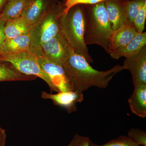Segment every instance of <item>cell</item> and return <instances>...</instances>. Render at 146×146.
Wrapping results in <instances>:
<instances>
[{
	"label": "cell",
	"mask_w": 146,
	"mask_h": 146,
	"mask_svg": "<svg viewBox=\"0 0 146 146\" xmlns=\"http://www.w3.org/2000/svg\"><path fill=\"white\" fill-rule=\"evenodd\" d=\"M62 67L72 91L82 93L91 87L105 89L117 74L124 70L117 65L108 70H98L74 50Z\"/></svg>",
	"instance_id": "obj_1"
},
{
	"label": "cell",
	"mask_w": 146,
	"mask_h": 146,
	"mask_svg": "<svg viewBox=\"0 0 146 146\" xmlns=\"http://www.w3.org/2000/svg\"><path fill=\"white\" fill-rule=\"evenodd\" d=\"M84 7V40L86 46H101L109 53L113 30L110 23L104 1Z\"/></svg>",
	"instance_id": "obj_2"
},
{
	"label": "cell",
	"mask_w": 146,
	"mask_h": 146,
	"mask_svg": "<svg viewBox=\"0 0 146 146\" xmlns=\"http://www.w3.org/2000/svg\"><path fill=\"white\" fill-rule=\"evenodd\" d=\"M84 7L82 5L72 7L59 18L60 31L75 52L89 63L94 62L84 40Z\"/></svg>",
	"instance_id": "obj_3"
},
{
	"label": "cell",
	"mask_w": 146,
	"mask_h": 146,
	"mask_svg": "<svg viewBox=\"0 0 146 146\" xmlns=\"http://www.w3.org/2000/svg\"><path fill=\"white\" fill-rule=\"evenodd\" d=\"M63 9V3L58 1L32 25L29 34L30 39V51L37 57L42 56V45L60 32L59 18Z\"/></svg>",
	"instance_id": "obj_4"
},
{
	"label": "cell",
	"mask_w": 146,
	"mask_h": 146,
	"mask_svg": "<svg viewBox=\"0 0 146 146\" xmlns=\"http://www.w3.org/2000/svg\"><path fill=\"white\" fill-rule=\"evenodd\" d=\"M0 62L10 63L22 74L35 76L42 79L48 84L51 93L57 92L49 77L40 67L38 62V57L30 51L23 52L12 55L1 56Z\"/></svg>",
	"instance_id": "obj_5"
},
{
	"label": "cell",
	"mask_w": 146,
	"mask_h": 146,
	"mask_svg": "<svg viewBox=\"0 0 146 146\" xmlns=\"http://www.w3.org/2000/svg\"><path fill=\"white\" fill-rule=\"evenodd\" d=\"M73 50L60 31L57 35L42 45L41 56L62 66Z\"/></svg>",
	"instance_id": "obj_6"
},
{
	"label": "cell",
	"mask_w": 146,
	"mask_h": 146,
	"mask_svg": "<svg viewBox=\"0 0 146 146\" xmlns=\"http://www.w3.org/2000/svg\"><path fill=\"white\" fill-rule=\"evenodd\" d=\"M123 66L130 72L134 86L146 85V46L137 54L125 58Z\"/></svg>",
	"instance_id": "obj_7"
},
{
	"label": "cell",
	"mask_w": 146,
	"mask_h": 146,
	"mask_svg": "<svg viewBox=\"0 0 146 146\" xmlns=\"http://www.w3.org/2000/svg\"><path fill=\"white\" fill-rule=\"evenodd\" d=\"M41 97L43 99L50 100L56 106L65 108L69 114L76 111L77 104L84 100L83 93L73 91H61L55 94L43 91Z\"/></svg>",
	"instance_id": "obj_8"
},
{
	"label": "cell",
	"mask_w": 146,
	"mask_h": 146,
	"mask_svg": "<svg viewBox=\"0 0 146 146\" xmlns=\"http://www.w3.org/2000/svg\"><path fill=\"white\" fill-rule=\"evenodd\" d=\"M38 60L40 67L49 77L57 92L72 91L62 66L42 56L38 57Z\"/></svg>",
	"instance_id": "obj_9"
},
{
	"label": "cell",
	"mask_w": 146,
	"mask_h": 146,
	"mask_svg": "<svg viewBox=\"0 0 146 146\" xmlns=\"http://www.w3.org/2000/svg\"><path fill=\"white\" fill-rule=\"evenodd\" d=\"M58 1L59 0H28L21 17L32 26Z\"/></svg>",
	"instance_id": "obj_10"
},
{
	"label": "cell",
	"mask_w": 146,
	"mask_h": 146,
	"mask_svg": "<svg viewBox=\"0 0 146 146\" xmlns=\"http://www.w3.org/2000/svg\"><path fill=\"white\" fill-rule=\"evenodd\" d=\"M138 33L133 24L126 23L113 31L110 38V54L124 47Z\"/></svg>",
	"instance_id": "obj_11"
},
{
	"label": "cell",
	"mask_w": 146,
	"mask_h": 146,
	"mask_svg": "<svg viewBox=\"0 0 146 146\" xmlns=\"http://www.w3.org/2000/svg\"><path fill=\"white\" fill-rule=\"evenodd\" d=\"M124 0H106L105 1L108 16L113 31L127 23Z\"/></svg>",
	"instance_id": "obj_12"
},
{
	"label": "cell",
	"mask_w": 146,
	"mask_h": 146,
	"mask_svg": "<svg viewBox=\"0 0 146 146\" xmlns=\"http://www.w3.org/2000/svg\"><path fill=\"white\" fill-rule=\"evenodd\" d=\"M30 39L29 35L11 39H5L0 48V56L12 55L30 51Z\"/></svg>",
	"instance_id": "obj_13"
},
{
	"label": "cell",
	"mask_w": 146,
	"mask_h": 146,
	"mask_svg": "<svg viewBox=\"0 0 146 146\" xmlns=\"http://www.w3.org/2000/svg\"><path fill=\"white\" fill-rule=\"evenodd\" d=\"M132 113L139 117H146V85L134 86V90L128 100Z\"/></svg>",
	"instance_id": "obj_14"
},
{
	"label": "cell",
	"mask_w": 146,
	"mask_h": 146,
	"mask_svg": "<svg viewBox=\"0 0 146 146\" xmlns=\"http://www.w3.org/2000/svg\"><path fill=\"white\" fill-rule=\"evenodd\" d=\"M146 46V32L138 33L124 47L110 54L113 59L118 60L120 58H128L135 55Z\"/></svg>",
	"instance_id": "obj_15"
},
{
	"label": "cell",
	"mask_w": 146,
	"mask_h": 146,
	"mask_svg": "<svg viewBox=\"0 0 146 146\" xmlns=\"http://www.w3.org/2000/svg\"><path fill=\"white\" fill-rule=\"evenodd\" d=\"M31 26L22 17L6 21L4 27L6 39L29 35Z\"/></svg>",
	"instance_id": "obj_16"
},
{
	"label": "cell",
	"mask_w": 146,
	"mask_h": 146,
	"mask_svg": "<svg viewBox=\"0 0 146 146\" xmlns=\"http://www.w3.org/2000/svg\"><path fill=\"white\" fill-rule=\"evenodd\" d=\"M36 78L22 74L10 63L0 62V82L31 81Z\"/></svg>",
	"instance_id": "obj_17"
},
{
	"label": "cell",
	"mask_w": 146,
	"mask_h": 146,
	"mask_svg": "<svg viewBox=\"0 0 146 146\" xmlns=\"http://www.w3.org/2000/svg\"><path fill=\"white\" fill-rule=\"evenodd\" d=\"M28 1V0H9L0 18L6 22L21 17Z\"/></svg>",
	"instance_id": "obj_18"
},
{
	"label": "cell",
	"mask_w": 146,
	"mask_h": 146,
	"mask_svg": "<svg viewBox=\"0 0 146 146\" xmlns=\"http://www.w3.org/2000/svg\"><path fill=\"white\" fill-rule=\"evenodd\" d=\"M146 2V0H124V7L125 12L127 23L133 24L134 19L142 5Z\"/></svg>",
	"instance_id": "obj_19"
},
{
	"label": "cell",
	"mask_w": 146,
	"mask_h": 146,
	"mask_svg": "<svg viewBox=\"0 0 146 146\" xmlns=\"http://www.w3.org/2000/svg\"><path fill=\"white\" fill-rule=\"evenodd\" d=\"M90 146H141L131 141L128 136H121L116 139L110 140L102 145L94 144L91 141Z\"/></svg>",
	"instance_id": "obj_20"
},
{
	"label": "cell",
	"mask_w": 146,
	"mask_h": 146,
	"mask_svg": "<svg viewBox=\"0 0 146 146\" xmlns=\"http://www.w3.org/2000/svg\"><path fill=\"white\" fill-rule=\"evenodd\" d=\"M128 137L140 146H146V132L138 128L131 129L128 132Z\"/></svg>",
	"instance_id": "obj_21"
},
{
	"label": "cell",
	"mask_w": 146,
	"mask_h": 146,
	"mask_svg": "<svg viewBox=\"0 0 146 146\" xmlns=\"http://www.w3.org/2000/svg\"><path fill=\"white\" fill-rule=\"evenodd\" d=\"M146 18V2L141 7L134 19L133 24L138 33L143 32Z\"/></svg>",
	"instance_id": "obj_22"
},
{
	"label": "cell",
	"mask_w": 146,
	"mask_h": 146,
	"mask_svg": "<svg viewBox=\"0 0 146 146\" xmlns=\"http://www.w3.org/2000/svg\"><path fill=\"white\" fill-rule=\"evenodd\" d=\"M106 0H65L63 3V9L62 13L65 14L72 7L78 5H91L96 4Z\"/></svg>",
	"instance_id": "obj_23"
},
{
	"label": "cell",
	"mask_w": 146,
	"mask_h": 146,
	"mask_svg": "<svg viewBox=\"0 0 146 146\" xmlns=\"http://www.w3.org/2000/svg\"><path fill=\"white\" fill-rule=\"evenodd\" d=\"M91 141L88 137L76 134L67 146H90Z\"/></svg>",
	"instance_id": "obj_24"
},
{
	"label": "cell",
	"mask_w": 146,
	"mask_h": 146,
	"mask_svg": "<svg viewBox=\"0 0 146 146\" xmlns=\"http://www.w3.org/2000/svg\"><path fill=\"white\" fill-rule=\"evenodd\" d=\"M6 21L0 18V48L6 39L4 32V27Z\"/></svg>",
	"instance_id": "obj_25"
},
{
	"label": "cell",
	"mask_w": 146,
	"mask_h": 146,
	"mask_svg": "<svg viewBox=\"0 0 146 146\" xmlns=\"http://www.w3.org/2000/svg\"><path fill=\"white\" fill-rule=\"evenodd\" d=\"M7 141V134L5 129L0 126V146H5Z\"/></svg>",
	"instance_id": "obj_26"
},
{
	"label": "cell",
	"mask_w": 146,
	"mask_h": 146,
	"mask_svg": "<svg viewBox=\"0 0 146 146\" xmlns=\"http://www.w3.org/2000/svg\"><path fill=\"white\" fill-rule=\"evenodd\" d=\"M9 0H0V18L2 14L4 9Z\"/></svg>",
	"instance_id": "obj_27"
},
{
	"label": "cell",
	"mask_w": 146,
	"mask_h": 146,
	"mask_svg": "<svg viewBox=\"0 0 146 146\" xmlns=\"http://www.w3.org/2000/svg\"><path fill=\"white\" fill-rule=\"evenodd\" d=\"M125 1H132V0H125Z\"/></svg>",
	"instance_id": "obj_28"
}]
</instances>
